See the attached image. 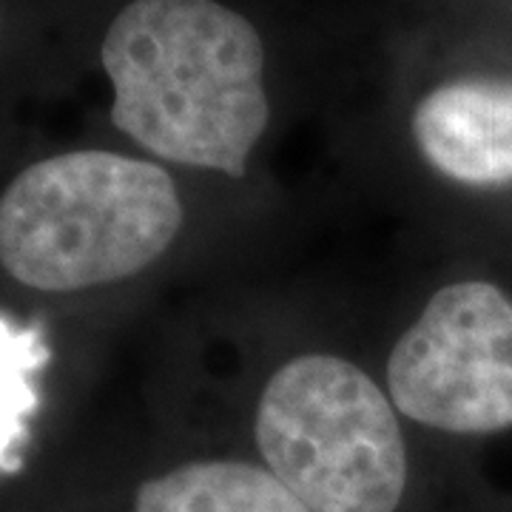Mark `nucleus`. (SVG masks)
Instances as JSON below:
<instances>
[{"label":"nucleus","mask_w":512,"mask_h":512,"mask_svg":"<svg viewBox=\"0 0 512 512\" xmlns=\"http://www.w3.org/2000/svg\"><path fill=\"white\" fill-rule=\"evenodd\" d=\"M100 63L111 123L177 174L245 183L274 103L256 23L222 0H131L106 29Z\"/></svg>","instance_id":"f257e3e1"},{"label":"nucleus","mask_w":512,"mask_h":512,"mask_svg":"<svg viewBox=\"0 0 512 512\" xmlns=\"http://www.w3.org/2000/svg\"><path fill=\"white\" fill-rule=\"evenodd\" d=\"M188 185L151 157L109 148L37 160L0 197V265L40 293H86L137 279L191 234Z\"/></svg>","instance_id":"f03ea898"},{"label":"nucleus","mask_w":512,"mask_h":512,"mask_svg":"<svg viewBox=\"0 0 512 512\" xmlns=\"http://www.w3.org/2000/svg\"><path fill=\"white\" fill-rule=\"evenodd\" d=\"M256 456L311 512H399L410 484L407 421L379 373L348 353L299 348L251 402Z\"/></svg>","instance_id":"7ed1b4c3"},{"label":"nucleus","mask_w":512,"mask_h":512,"mask_svg":"<svg viewBox=\"0 0 512 512\" xmlns=\"http://www.w3.org/2000/svg\"><path fill=\"white\" fill-rule=\"evenodd\" d=\"M399 416L458 441L512 436V282L498 268L441 279L419 302L382 370Z\"/></svg>","instance_id":"20e7f679"},{"label":"nucleus","mask_w":512,"mask_h":512,"mask_svg":"<svg viewBox=\"0 0 512 512\" xmlns=\"http://www.w3.org/2000/svg\"><path fill=\"white\" fill-rule=\"evenodd\" d=\"M407 140L430 185L495 245L512 214V66L444 74L416 97Z\"/></svg>","instance_id":"39448f33"},{"label":"nucleus","mask_w":512,"mask_h":512,"mask_svg":"<svg viewBox=\"0 0 512 512\" xmlns=\"http://www.w3.org/2000/svg\"><path fill=\"white\" fill-rule=\"evenodd\" d=\"M134 512H311L259 458H191L148 478Z\"/></svg>","instance_id":"423d86ee"},{"label":"nucleus","mask_w":512,"mask_h":512,"mask_svg":"<svg viewBox=\"0 0 512 512\" xmlns=\"http://www.w3.org/2000/svg\"><path fill=\"white\" fill-rule=\"evenodd\" d=\"M49 362L40 328H23L0 313V470L18 467V447L37 410L35 373Z\"/></svg>","instance_id":"0eeeda50"},{"label":"nucleus","mask_w":512,"mask_h":512,"mask_svg":"<svg viewBox=\"0 0 512 512\" xmlns=\"http://www.w3.org/2000/svg\"><path fill=\"white\" fill-rule=\"evenodd\" d=\"M493 254H498V265H495V268H498V271L512 282V214H510V220L504 222V228H501L498 239H495Z\"/></svg>","instance_id":"6e6552de"}]
</instances>
